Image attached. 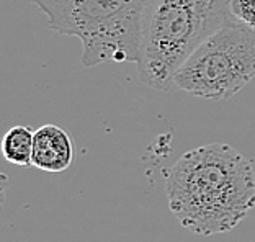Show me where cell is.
<instances>
[{"mask_svg":"<svg viewBox=\"0 0 255 242\" xmlns=\"http://www.w3.org/2000/svg\"><path fill=\"white\" fill-rule=\"evenodd\" d=\"M169 208L201 236L234 229L255 206V174L246 155L213 142L185 152L165 175Z\"/></svg>","mask_w":255,"mask_h":242,"instance_id":"6da1fadb","label":"cell"},{"mask_svg":"<svg viewBox=\"0 0 255 242\" xmlns=\"http://www.w3.org/2000/svg\"><path fill=\"white\" fill-rule=\"evenodd\" d=\"M229 0H144L139 77L167 92L185 61L231 18Z\"/></svg>","mask_w":255,"mask_h":242,"instance_id":"7a4b0ae2","label":"cell"},{"mask_svg":"<svg viewBox=\"0 0 255 242\" xmlns=\"http://www.w3.org/2000/svg\"><path fill=\"white\" fill-rule=\"evenodd\" d=\"M48 16L54 31L77 36L82 66L139 61L144 0H28Z\"/></svg>","mask_w":255,"mask_h":242,"instance_id":"3957f363","label":"cell"},{"mask_svg":"<svg viewBox=\"0 0 255 242\" xmlns=\"http://www.w3.org/2000/svg\"><path fill=\"white\" fill-rule=\"evenodd\" d=\"M255 77V31L234 16L208 36L173 77V85L206 100H228Z\"/></svg>","mask_w":255,"mask_h":242,"instance_id":"277c9868","label":"cell"},{"mask_svg":"<svg viewBox=\"0 0 255 242\" xmlns=\"http://www.w3.org/2000/svg\"><path fill=\"white\" fill-rule=\"evenodd\" d=\"M74 160L71 136L59 126L44 124L34 131L33 165L49 174H59L69 169Z\"/></svg>","mask_w":255,"mask_h":242,"instance_id":"5b68a950","label":"cell"},{"mask_svg":"<svg viewBox=\"0 0 255 242\" xmlns=\"http://www.w3.org/2000/svg\"><path fill=\"white\" fill-rule=\"evenodd\" d=\"M34 131L28 126H13L3 136L2 154L13 165H33Z\"/></svg>","mask_w":255,"mask_h":242,"instance_id":"8992f818","label":"cell"},{"mask_svg":"<svg viewBox=\"0 0 255 242\" xmlns=\"http://www.w3.org/2000/svg\"><path fill=\"white\" fill-rule=\"evenodd\" d=\"M231 15L255 31V0H229Z\"/></svg>","mask_w":255,"mask_h":242,"instance_id":"52a82bcc","label":"cell"}]
</instances>
